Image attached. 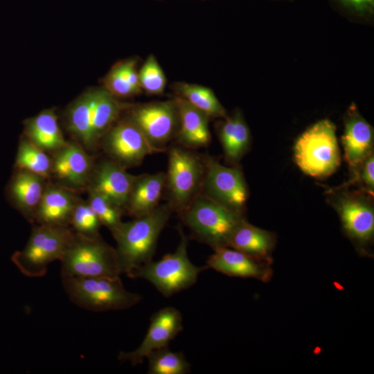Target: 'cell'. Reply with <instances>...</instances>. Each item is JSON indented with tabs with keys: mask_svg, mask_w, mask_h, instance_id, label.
Instances as JSON below:
<instances>
[{
	"mask_svg": "<svg viewBox=\"0 0 374 374\" xmlns=\"http://www.w3.org/2000/svg\"><path fill=\"white\" fill-rule=\"evenodd\" d=\"M122 105L106 89H93L78 97L67 108L66 127L87 151L100 147L104 134L118 120Z\"/></svg>",
	"mask_w": 374,
	"mask_h": 374,
	"instance_id": "cell-1",
	"label": "cell"
},
{
	"mask_svg": "<svg viewBox=\"0 0 374 374\" xmlns=\"http://www.w3.org/2000/svg\"><path fill=\"white\" fill-rule=\"evenodd\" d=\"M172 211L170 205L157 206L152 211L121 224L112 231L116 241L121 273L127 276L152 260L159 236Z\"/></svg>",
	"mask_w": 374,
	"mask_h": 374,
	"instance_id": "cell-2",
	"label": "cell"
},
{
	"mask_svg": "<svg viewBox=\"0 0 374 374\" xmlns=\"http://www.w3.org/2000/svg\"><path fill=\"white\" fill-rule=\"evenodd\" d=\"M61 261L62 277H120L117 252L100 235L89 238L74 232Z\"/></svg>",
	"mask_w": 374,
	"mask_h": 374,
	"instance_id": "cell-3",
	"label": "cell"
},
{
	"mask_svg": "<svg viewBox=\"0 0 374 374\" xmlns=\"http://www.w3.org/2000/svg\"><path fill=\"white\" fill-rule=\"evenodd\" d=\"M180 241L176 250L161 259L152 260L134 269L127 276L149 281L165 297H170L196 283L206 267L193 265L188 256V238L180 228Z\"/></svg>",
	"mask_w": 374,
	"mask_h": 374,
	"instance_id": "cell-4",
	"label": "cell"
},
{
	"mask_svg": "<svg viewBox=\"0 0 374 374\" xmlns=\"http://www.w3.org/2000/svg\"><path fill=\"white\" fill-rule=\"evenodd\" d=\"M183 221L193 236L213 249L227 247L244 213L229 208L208 197L199 196L183 211Z\"/></svg>",
	"mask_w": 374,
	"mask_h": 374,
	"instance_id": "cell-5",
	"label": "cell"
},
{
	"mask_svg": "<svg viewBox=\"0 0 374 374\" xmlns=\"http://www.w3.org/2000/svg\"><path fill=\"white\" fill-rule=\"evenodd\" d=\"M73 235L70 226L37 224L24 248L15 252L11 260L25 276H43L50 263L62 259Z\"/></svg>",
	"mask_w": 374,
	"mask_h": 374,
	"instance_id": "cell-6",
	"label": "cell"
},
{
	"mask_svg": "<svg viewBox=\"0 0 374 374\" xmlns=\"http://www.w3.org/2000/svg\"><path fill=\"white\" fill-rule=\"evenodd\" d=\"M62 279L70 301L89 311L127 310L142 300L139 294L125 289L120 277H62Z\"/></svg>",
	"mask_w": 374,
	"mask_h": 374,
	"instance_id": "cell-7",
	"label": "cell"
},
{
	"mask_svg": "<svg viewBox=\"0 0 374 374\" xmlns=\"http://www.w3.org/2000/svg\"><path fill=\"white\" fill-rule=\"evenodd\" d=\"M336 127L328 119L318 121L297 139L294 145V160L306 175L326 177L340 165V152Z\"/></svg>",
	"mask_w": 374,
	"mask_h": 374,
	"instance_id": "cell-8",
	"label": "cell"
},
{
	"mask_svg": "<svg viewBox=\"0 0 374 374\" xmlns=\"http://www.w3.org/2000/svg\"><path fill=\"white\" fill-rule=\"evenodd\" d=\"M330 203L337 211L344 233L360 255L371 257L370 247L374 238V208L371 195L343 188L330 190Z\"/></svg>",
	"mask_w": 374,
	"mask_h": 374,
	"instance_id": "cell-9",
	"label": "cell"
},
{
	"mask_svg": "<svg viewBox=\"0 0 374 374\" xmlns=\"http://www.w3.org/2000/svg\"><path fill=\"white\" fill-rule=\"evenodd\" d=\"M100 147L109 159L125 169L138 166L147 155L159 152L129 118L117 120L102 137Z\"/></svg>",
	"mask_w": 374,
	"mask_h": 374,
	"instance_id": "cell-10",
	"label": "cell"
},
{
	"mask_svg": "<svg viewBox=\"0 0 374 374\" xmlns=\"http://www.w3.org/2000/svg\"><path fill=\"white\" fill-rule=\"evenodd\" d=\"M204 173V164L194 153L172 148L168 154L166 175L172 206L181 212L193 202Z\"/></svg>",
	"mask_w": 374,
	"mask_h": 374,
	"instance_id": "cell-11",
	"label": "cell"
},
{
	"mask_svg": "<svg viewBox=\"0 0 374 374\" xmlns=\"http://www.w3.org/2000/svg\"><path fill=\"white\" fill-rule=\"evenodd\" d=\"M205 196L229 208L244 213L248 198L242 172L238 167H227L208 157L204 162Z\"/></svg>",
	"mask_w": 374,
	"mask_h": 374,
	"instance_id": "cell-12",
	"label": "cell"
},
{
	"mask_svg": "<svg viewBox=\"0 0 374 374\" xmlns=\"http://www.w3.org/2000/svg\"><path fill=\"white\" fill-rule=\"evenodd\" d=\"M50 181L75 193L86 191L95 161L91 154L75 141L65 144L50 154Z\"/></svg>",
	"mask_w": 374,
	"mask_h": 374,
	"instance_id": "cell-13",
	"label": "cell"
},
{
	"mask_svg": "<svg viewBox=\"0 0 374 374\" xmlns=\"http://www.w3.org/2000/svg\"><path fill=\"white\" fill-rule=\"evenodd\" d=\"M159 152L175 134L179 116L175 103L161 102L136 106L128 117Z\"/></svg>",
	"mask_w": 374,
	"mask_h": 374,
	"instance_id": "cell-14",
	"label": "cell"
},
{
	"mask_svg": "<svg viewBox=\"0 0 374 374\" xmlns=\"http://www.w3.org/2000/svg\"><path fill=\"white\" fill-rule=\"evenodd\" d=\"M183 330L181 312L173 307H165L154 312L148 332L139 346L131 352H121L118 359L132 366L141 364L153 350L168 346Z\"/></svg>",
	"mask_w": 374,
	"mask_h": 374,
	"instance_id": "cell-15",
	"label": "cell"
},
{
	"mask_svg": "<svg viewBox=\"0 0 374 374\" xmlns=\"http://www.w3.org/2000/svg\"><path fill=\"white\" fill-rule=\"evenodd\" d=\"M136 176L110 159L95 163L87 190L103 195L125 210Z\"/></svg>",
	"mask_w": 374,
	"mask_h": 374,
	"instance_id": "cell-16",
	"label": "cell"
},
{
	"mask_svg": "<svg viewBox=\"0 0 374 374\" xmlns=\"http://www.w3.org/2000/svg\"><path fill=\"white\" fill-rule=\"evenodd\" d=\"M48 179L30 171L14 168L6 195L9 204L33 222Z\"/></svg>",
	"mask_w": 374,
	"mask_h": 374,
	"instance_id": "cell-17",
	"label": "cell"
},
{
	"mask_svg": "<svg viewBox=\"0 0 374 374\" xmlns=\"http://www.w3.org/2000/svg\"><path fill=\"white\" fill-rule=\"evenodd\" d=\"M206 261L207 267L233 277L253 278L264 283L272 277L271 265L260 262L228 247L214 249Z\"/></svg>",
	"mask_w": 374,
	"mask_h": 374,
	"instance_id": "cell-18",
	"label": "cell"
},
{
	"mask_svg": "<svg viewBox=\"0 0 374 374\" xmlns=\"http://www.w3.org/2000/svg\"><path fill=\"white\" fill-rule=\"evenodd\" d=\"M344 157L352 172L373 152V130L353 105L345 119L341 137Z\"/></svg>",
	"mask_w": 374,
	"mask_h": 374,
	"instance_id": "cell-19",
	"label": "cell"
},
{
	"mask_svg": "<svg viewBox=\"0 0 374 374\" xmlns=\"http://www.w3.org/2000/svg\"><path fill=\"white\" fill-rule=\"evenodd\" d=\"M78 196L50 180L36 211L34 222L39 224L69 226L71 212Z\"/></svg>",
	"mask_w": 374,
	"mask_h": 374,
	"instance_id": "cell-20",
	"label": "cell"
},
{
	"mask_svg": "<svg viewBox=\"0 0 374 374\" xmlns=\"http://www.w3.org/2000/svg\"><path fill=\"white\" fill-rule=\"evenodd\" d=\"M276 235L249 223L242 222L232 233L227 247L236 249L260 262L272 264Z\"/></svg>",
	"mask_w": 374,
	"mask_h": 374,
	"instance_id": "cell-21",
	"label": "cell"
},
{
	"mask_svg": "<svg viewBox=\"0 0 374 374\" xmlns=\"http://www.w3.org/2000/svg\"><path fill=\"white\" fill-rule=\"evenodd\" d=\"M174 103L179 116V129L177 134L179 141L188 148L208 144L211 134L208 116L182 97L176 98Z\"/></svg>",
	"mask_w": 374,
	"mask_h": 374,
	"instance_id": "cell-22",
	"label": "cell"
},
{
	"mask_svg": "<svg viewBox=\"0 0 374 374\" xmlns=\"http://www.w3.org/2000/svg\"><path fill=\"white\" fill-rule=\"evenodd\" d=\"M23 135L49 154L62 147L66 142L53 109H45L26 119L24 123Z\"/></svg>",
	"mask_w": 374,
	"mask_h": 374,
	"instance_id": "cell-23",
	"label": "cell"
},
{
	"mask_svg": "<svg viewBox=\"0 0 374 374\" xmlns=\"http://www.w3.org/2000/svg\"><path fill=\"white\" fill-rule=\"evenodd\" d=\"M166 178L163 172L136 176L125 208L130 215L141 217L158 206Z\"/></svg>",
	"mask_w": 374,
	"mask_h": 374,
	"instance_id": "cell-24",
	"label": "cell"
},
{
	"mask_svg": "<svg viewBox=\"0 0 374 374\" xmlns=\"http://www.w3.org/2000/svg\"><path fill=\"white\" fill-rule=\"evenodd\" d=\"M219 136L225 157L229 161H238L249 148V130L238 113L227 118L222 124Z\"/></svg>",
	"mask_w": 374,
	"mask_h": 374,
	"instance_id": "cell-25",
	"label": "cell"
},
{
	"mask_svg": "<svg viewBox=\"0 0 374 374\" xmlns=\"http://www.w3.org/2000/svg\"><path fill=\"white\" fill-rule=\"evenodd\" d=\"M14 168L26 170L50 180L51 154L22 135L18 144Z\"/></svg>",
	"mask_w": 374,
	"mask_h": 374,
	"instance_id": "cell-26",
	"label": "cell"
},
{
	"mask_svg": "<svg viewBox=\"0 0 374 374\" xmlns=\"http://www.w3.org/2000/svg\"><path fill=\"white\" fill-rule=\"evenodd\" d=\"M149 374H186L190 364L181 352L165 346L151 352L147 357Z\"/></svg>",
	"mask_w": 374,
	"mask_h": 374,
	"instance_id": "cell-27",
	"label": "cell"
},
{
	"mask_svg": "<svg viewBox=\"0 0 374 374\" xmlns=\"http://www.w3.org/2000/svg\"><path fill=\"white\" fill-rule=\"evenodd\" d=\"M181 97L209 116H224L225 111L215 95L208 87L188 83L178 86Z\"/></svg>",
	"mask_w": 374,
	"mask_h": 374,
	"instance_id": "cell-28",
	"label": "cell"
},
{
	"mask_svg": "<svg viewBox=\"0 0 374 374\" xmlns=\"http://www.w3.org/2000/svg\"><path fill=\"white\" fill-rule=\"evenodd\" d=\"M101 223L87 200L78 197L69 220V226L74 232L85 237L99 235Z\"/></svg>",
	"mask_w": 374,
	"mask_h": 374,
	"instance_id": "cell-29",
	"label": "cell"
},
{
	"mask_svg": "<svg viewBox=\"0 0 374 374\" xmlns=\"http://www.w3.org/2000/svg\"><path fill=\"white\" fill-rule=\"evenodd\" d=\"M87 199L98 217L102 225L108 228L112 232L122 222L121 218L125 211L120 206L91 190H87Z\"/></svg>",
	"mask_w": 374,
	"mask_h": 374,
	"instance_id": "cell-30",
	"label": "cell"
},
{
	"mask_svg": "<svg viewBox=\"0 0 374 374\" xmlns=\"http://www.w3.org/2000/svg\"><path fill=\"white\" fill-rule=\"evenodd\" d=\"M140 87L152 94H159L166 87V77L156 58L149 56L139 73Z\"/></svg>",
	"mask_w": 374,
	"mask_h": 374,
	"instance_id": "cell-31",
	"label": "cell"
},
{
	"mask_svg": "<svg viewBox=\"0 0 374 374\" xmlns=\"http://www.w3.org/2000/svg\"><path fill=\"white\" fill-rule=\"evenodd\" d=\"M374 155L368 156L360 166L353 172V177L346 186L357 184L360 190L373 196L374 192Z\"/></svg>",
	"mask_w": 374,
	"mask_h": 374,
	"instance_id": "cell-32",
	"label": "cell"
},
{
	"mask_svg": "<svg viewBox=\"0 0 374 374\" xmlns=\"http://www.w3.org/2000/svg\"><path fill=\"white\" fill-rule=\"evenodd\" d=\"M105 84L106 90L113 96L127 97L136 93L127 81L120 64L109 71Z\"/></svg>",
	"mask_w": 374,
	"mask_h": 374,
	"instance_id": "cell-33",
	"label": "cell"
},
{
	"mask_svg": "<svg viewBox=\"0 0 374 374\" xmlns=\"http://www.w3.org/2000/svg\"><path fill=\"white\" fill-rule=\"evenodd\" d=\"M123 74L129 84L136 93L140 91L139 74L136 71L135 63L133 61H127L120 63Z\"/></svg>",
	"mask_w": 374,
	"mask_h": 374,
	"instance_id": "cell-34",
	"label": "cell"
},
{
	"mask_svg": "<svg viewBox=\"0 0 374 374\" xmlns=\"http://www.w3.org/2000/svg\"><path fill=\"white\" fill-rule=\"evenodd\" d=\"M343 4L358 12L371 11L373 8L374 0H339Z\"/></svg>",
	"mask_w": 374,
	"mask_h": 374,
	"instance_id": "cell-35",
	"label": "cell"
}]
</instances>
